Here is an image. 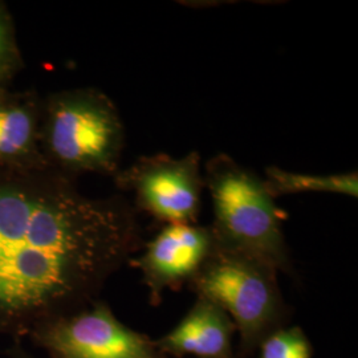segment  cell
<instances>
[{
    "instance_id": "4",
    "label": "cell",
    "mask_w": 358,
    "mask_h": 358,
    "mask_svg": "<svg viewBox=\"0 0 358 358\" xmlns=\"http://www.w3.org/2000/svg\"><path fill=\"white\" fill-rule=\"evenodd\" d=\"M278 275V269L255 257L215 247L189 284L196 296L230 316L242 352L250 355L271 333L285 327L288 308Z\"/></svg>"
},
{
    "instance_id": "3",
    "label": "cell",
    "mask_w": 358,
    "mask_h": 358,
    "mask_svg": "<svg viewBox=\"0 0 358 358\" xmlns=\"http://www.w3.org/2000/svg\"><path fill=\"white\" fill-rule=\"evenodd\" d=\"M125 128L113 101L93 88L62 90L41 101L40 150L48 166L75 178L120 171Z\"/></svg>"
},
{
    "instance_id": "6",
    "label": "cell",
    "mask_w": 358,
    "mask_h": 358,
    "mask_svg": "<svg viewBox=\"0 0 358 358\" xmlns=\"http://www.w3.org/2000/svg\"><path fill=\"white\" fill-rule=\"evenodd\" d=\"M29 337L52 358H169L154 340L127 327L97 300L43 324Z\"/></svg>"
},
{
    "instance_id": "14",
    "label": "cell",
    "mask_w": 358,
    "mask_h": 358,
    "mask_svg": "<svg viewBox=\"0 0 358 358\" xmlns=\"http://www.w3.org/2000/svg\"><path fill=\"white\" fill-rule=\"evenodd\" d=\"M4 92H7V90H4V88H0V96H1Z\"/></svg>"
},
{
    "instance_id": "8",
    "label": "cell",
    "mask_w": 358,
    "mask_h": 358,
    "mask_svg": "<svg viewBox=\"0 0 358 358\" xmlns=\"http://www.w3.org/2000/svg\"><path fill=\"white\" fill-rule=\"evenodd\" d=\"M235 332L234 322L222 308L196 296L194 306L177 327L154 343L166 357L235 358Z\"/></svg>"
},
{
    "instance_id": "13",
    "label": "cell",
    "mask_w": 358,
    "mask_h": 358,
    "mask_svg": "<svg viewBox=\"0 0 358 358\" xmlns=\"http://www.w3.org/2000/svg\"><path fill=\"white\" fill-rule=\"evenodd\" d=\"M10 355H11V357L13 358H34L32 356H29L27 352H24L22 348H19L17 345L13 348Z\"/></svg>"
},
{
    "instance_id": "12",
    "label": "cell",
    "mask_w": 358,
    "mask_h": 358,
    "mask_svg": "<svg viewBox=\"0 0 358 358\" xmlns=\"http://www.w3.org/2000/svg\"><path fill=\"white\" fill-rule=\"evenodd\" d=\"M23 68V59L19 50L11 15L0 1V88L6 90Z\"/></svg>"
},
{
    "instance_id": "10",
    "label": "cell",
    "mask_w": 358,
    "mask_h": 358,
    "mask_svg": "<svg viewBox=\"0 0 358 358\" xmlns=\"http://www.w3.org/2000/svg\"><path fill=\"white\" fill-rule=\"evenodd\" d=\"M264 182L269 194L278 199L285 195L303 192H329L357 198V171L340 174H304L288 171L278 166L266 169Z\"/></svg>"
},
{
    "instance_id": "1",
    "label": "cell",
    "mask_w": 358,
    "mask_h": 358,
    "mask_svg": "<svg viewBox=\"0 0 358 358\" xmlns=\"http://www.w3.org/2000/svg\"><path fill=\"white\" fill-rule=\"evenodd\" d=\"M141 245L137 211L51 166H0V336L20 340L96 301Z\"/></svg>"
},
{
    "instance_id": "5",
    "label": "cell",
    "mask_w": 358,
    "mask_h": 358,
    "mask_svg": "<svg viewBox=\"0 0 358 358\" xmlns=\"http://www.w3.org/2000/svg\"><path fill=\"white\" fill-rule=\"evenodd\" d=\"M120 190L130 192L136 211L165 224H194L205 187L198 152L174 158L166 153L140 157L115 176Z\"/></svg>"
},
{
    "instance_id": "7",
    "label": "cell",
    "mask_w": 358,
    "mask_h": 358,
    "mask_svg": "<svg viewBox=\"0 0 358 358\" xmlns=\"http://www.w3.org/2000/svg\"><path fill=\"white\" fill-rule=\"evenodd\" d=\"M215 250L210 226L165 224L140 256L130 259L140 269L149 289L150 303L157 306L166 289H179L190 282Z\"/></svg>"
},
{
    "instance_id": "2",
    "label": "cell",
    "mask_w": 358,
    "mask_h": 358,
    "mask_svg": "<svg viewBox=\"0 0 358 358\" xmlns=\"http://www.w3.org/2000/svg\"><path fill=\"white\" fill-rule=\"evenodd\" d=\"M214 219L210 224L215 247L255 257L292 275V262L282 234L287 214L276 205L266 182L227 154L210 158L203 171Z\"/></svg>"
},
{
    "instance_id": "11",
    "label": "cell",
    "mask_w": 358,
    "mask_h": 358,
    "mask_svg": "<svg viewBox=\"0 0 358 358\" xmlns=\"http://www.w3.org/2000/svg\"><path fill=\"white\" fill-rule=\"evenodd\" d=\"M259 358H312V345L300 327H282L260 344Z\"/></svg>"
},
{
    "instance_id": "9",
    "label": "cell",
    "mask_w": 358,
    "mask_h": 358,
    "mask_svg": "<svg viewBox=\"0 0 358 358\" xmlns=\"http://www.w3.org/2000/svg\"><path fill=\"white\" fill-rule=\"evenodd\" d=\"M40 117L36 93L7 90L0 96V166L47 165L40 150Z\"/></svg>"
}]
</instances>
